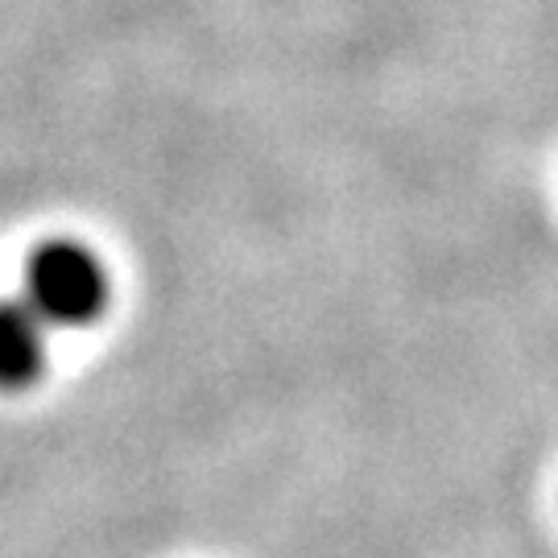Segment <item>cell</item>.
Listing matches in <instances>:
<instances>
[{
	"instance_id": "obj_1",
	"label": "cell",
	"mask_w": 558,
	"mask_h": 558,
	"mask_svg": "<svg viewBox=\"0 0 558 558\" xmlns=\"http://www.w3.org/2000/svg\"><path fill=\"white\" fill-rule=\"evenodd\" d=\"M38 319L54 327H87L108 306V269L80 240H46L25 260L21 294Z\"/></svg>"
},
{
	"instance_id": "obj_2",
	"label": "cell",
	"mask_w": 558,
	"mask_h": 558,
	"mask_svg": "<svg viewBox=\"0 0 558 558\" xmlns=\"http://www.w3.org/2000/svg\"><path fill=\"white\" fill-rule=\"evenodd\" d=\"M50 356V323L38 319V311L25 299L4 306V339H0V373L9 389H29L46 373Z\"/></svg>"
}]
</instances>
